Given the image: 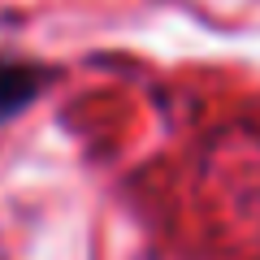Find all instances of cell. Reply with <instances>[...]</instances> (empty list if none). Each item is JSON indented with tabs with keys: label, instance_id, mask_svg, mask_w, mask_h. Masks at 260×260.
<instances>
[{
	"label": "cell",
	"instance_id": "cell-1",
	"mask_svg": "<svg viewBox=\"0 0 260 260\" xmlns=\"http://www.w3.org/2000/svg\"><path fill=\"white\" fill-rule=\"evenodd\" d=\"M44 87V74L39 65H26V61H5L0 56V121L18 117L30 100L39 95Z\"/></svg>",
	"mask_w": 260,
	"mask_h": 260
}]
</instances>
